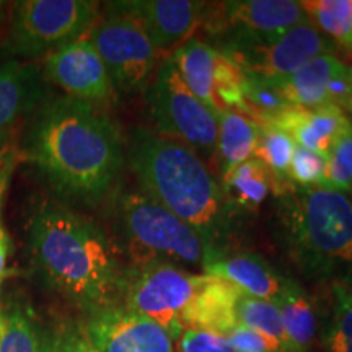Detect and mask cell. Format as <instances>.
<instances>
[{
  "mask_svg": "<svg viewBox=\"0 0 352 352\" xmlns=\"http://www.w3.org/2000/svg\"><path fill=\"white\" fill-rule=\"evenodd\" d=\"M25 153L63 199L96 204L116 183L124 164L120 131L95 104L70 96L38 109Z\"/></svg>",
  "mask_w": 352,
  "mask_h": 352,
  "instance_id": "obj_1",
  "label": "cell"
},
{
  "mask_svg": "<svg viewBox=\"0 0 352 352\" xmlns=\"http://www.w3.org/2000/svg\"><path fill=\"white\" fill-rule=\"evenodd\" d=\"M32 259L52 289L87 314L121 305L124 272L114 240L94 220L44 201L28 222Z\"/></svg>",
  "mask_w": 352,
  "mask_h": 352,
  "instance_id": "obj_2",
  "label": "cell"
},
{
  "mask_svg": "<svg viewBox=\"0 0 352 352\" xmlns=\"http://www.w3.org/2000/svg\"><path fill=\"white\" fill-rule=\"evenodd\" d=\"M129 160L140 191L195 228L210 253L223 250L235 209L191 147L142 129L132 135Z\"/></svg>",
  "mask_w": 352,
  "mask_h": 352,
  "instance_id": "obj_3",
  "label": "cell"
},
{
  "mask_svg": "<svg viewBox=\"0 0 352 352\" xmlns=\"http://www.w3.org/2000/svg\"><path fill=\"white\" fill-rule=\"evenodd\" d=\"M276 195L280 239L298 270L320 279L352 272L351 192L285 182Z\"/></svg>",
  "mask_w": 352,
  "mask_h": 352,
  "instance_id": "obj_4",
  "label": "cell"
},
{
  "mask_svg": "<svg viewBox=\"0 0 352 352\" xmlns=\"http://www.w3.org/2000/svg\"><path fill=\"white\" fill-rule=\"evenodd\" d=\"M118 252L126 253L131 266L166 263L183 267H201L209 248L199 233L142 191L124 192L116 204Z\"/></svg>",
  "mask_w": 352,
  "mask_h": 352,
  "instance_id": "obj_5",
  "label": "cell"
},
{
  "mask_svg": "<svg viewBox=\"0 0 352 352\" xmlns=\"http://www.w3.org/2000/svg\"><path fill=\"white\" fill-rule=\"evenodd\" d=\"M144 91L155 132L179 140L197 155H214L217 116L184 85L171 57L162 60Z\"/></svg>",
  "mask_w": 352,
  "mask_h": 352,
  "instance_id": "obj_6",
  "label": "cell"
},
{
  "mask_svg": "<svg viewBox=\"0 0 352 352\" xmlns=\"http://www.w3.org/2000/svg\"><path fill=\"white\" fill-rule=\"evenodd\" d=\"M98 3L88 0H23L15 3L6 51L21 59L51 54L90 32Z\"/></svg>",
  "mask_w": 352,
  "mask_h": 352,
  "instance_id": "obj_7",
  "label": "cell"
},
{
  "mask_svg": "<svg viewBox=\"0 0 352 352\" xmlns=\"http://www.w3.org/2000/svg\"><path fill=\"white\" fill-rule=\"evenodd\" d=\"M204 279L206 274L166 263L129 267L124 272L121 305L155 321L178 341L184 333L183 316Z\"/></svg>",
  "mask_w": 352,
  "mask_h": 352,
  "instance_id": "obj_8",
  "label": "cell"
},
{
  "mask_svg": "<svg viewBox=\"0 0 352 352\" xmlns=\"http://www.w3.org/2000/svg\"><path fill=\"white\" fill-rule=\"evenodd\" d=\"M91 41L111 77L114 90H145L157 69L158 51L138 21L108 7V15L90 28Z\"/></svg>",
  "mask_w": 352,
  "mask_h": 352,
  "instance_id": "obj_9",
  "label": "cell"
},
{
  "mask_svg": "<svg viewBox=\"0 0 352 352\" xmlns=\"http://www.w3.org/2000/svg\"><path fill=\"white\" fill-rule=\"evenodd\" d=\"M219 51L235 60L246 76L276 82L294 76L316 57L333 54L334 43L307 20L272 41L236 44Z\"/></svg>",
  "mask_w": 352,
  "mask_h": 352,
  "instance_id": "obj_10",
  "label": "cell"
},
{
  "mask_svg": "<svg viewBox=\"0 0 352 352\" xmlns=\"http://www.w3.org/2000/svg\"><path fill=\"white\" fill-rule=\"evenodd\" d=\"M214 7V19L204 15V21L226 36L222 47L272 41L308 20L302 3L294 0H235Z\"/></svg>",
  "mask_w": 352,
  "mask_h": 352,
  "instance_id": "obj_11",
  "label": "cell"
},
{
  "mask_svg": "<svg viewBox=\"0 0 352 352\" xmlns=\"http://www.w3.org/2000/svg\"><path fill=\"white\" fill-rule=\"evenodd\" d=\"M43 77L65 96L90 104H104L114 98L113 80L88 33L47 54Z\"/></svg>",
  "mask_w": 352,
  "mask_h": 352,
  "instance_id": "obj_12",
  "label": "cell"
},
{
  "mask_svg": "<svg viewBox=\"0 0 352 352\" xmlns=\"http://www.w3.org/2000/svg\"><path fill=\"white\" fill-rule=\"evenodd\" d=\"M82 329L98 352H176L165 328L122 305L88 314Z\"/></svg>",
  "mask_w": 352,
  "mask_h": 352,
  "instance_id": "obj_13",
  "label": "cell"
},
{
  "mask_svg": "<svg viewBox=\"0 0 352 352\" xmlns=\"http://www.w3.org/2000/svg\"><path fill=\"white\" fill-rule=\"evenodd\" d=\"M108 7L138 21L157 51L183 46L206 15V3L192 0H129Z\"/></svg>",
  "mask_w": 352,
  "mask_h": 352,
  "instance_id": "obj_14",
  "label": "cell"
},
{
  "mask_svg": "<svg viewBox=\"0 0 352 352\" xmlns=\"http://www.w3.org/2000/svg\"><path fill=\"white\" fill-rule=\"evenodd\" d=\"M202 274L217 277L233 285L241 296L274 302L283 289L285 277L256 253L226 250L214 252L206 259Z\"/></svg>",
  "mask_w": 352,
  "mask_h": 352,
  "instance_id": "obj_15",
  "label": "cell"
},
{
  "mask_svg": "<svg viewBox=\"0 0 352 352\" xmlns=\"http://www.w3.org/2000/svg\"><path fill=\"white\" fill-rule=\"evenodd\" d=\"M264 126L287 132L298 147L327 157L336 140L352 127L342 108L336 104L303 109L290 107Z\"/></svg>",
  "mask_w": 352,
  "mask_h": 352,
  "instance_id": "obj_16",
  "label": "cell"
},
{
  "mask_svg": "<svg viewBox=\"0 0 352 352\" xmlns=\"http://www.w3.org/2000/svg\"><path fill=\"white\" fill-rule=\"evenodd\" d=\"M44 95L43 72L34 63L8 59L0 63V135L38 108Z\"/></svg>",
  "mask_w": 352,
  "mask_h": 352,
  "instance_id": "obj_17",
  "label": "cell"
},
{
  "mask_svg": "<svg viewBox=\"0 0 352 352\" xmlns=\"http://www.w3.org/2000/svg\"><path fill=\"white\" fill-rule=\"evenodd\" d=\"M240 297L239 290L226 280L206 276L204 283L183 316V329L209 331L226 336L239 324L236 303Z\"/></svg>",
  "mask_w": 352,
  "mask_h": 352,
  "instance_id": "obj_18",
  "label": "cell"
},
{
  "mask_svg": "<svg viewBox=\"0 0 352 352\" xmlns=\"http://www.w3.org/2000/svg\"><path fill=\"white\" fill-rule=\"evenodd\" d=\"M346 70L347 65L341 63L336 56L324 54L310 60L294 76L270 83L290 107L314 109L331 104L329 103V85Z\"/></svg>",
  "mask_w": 352,
  "mask_h": 352,
  "instance_id": "obj_19",
  "label": "cell"
},
{
  "mask_svg": "<svg viewBox=\"0 0 352 352\" xmlns=\"http://www.w3.org/2000/svg\"><path fill=\"white\" fill-rule=\"evenodd\" d=\"M283 318L285 338L292 352H308L316 334V311L308 294L296 280L285 277L274 302Z\"/></svg>",
  "mask_w": 352,
  "mask_h": 352,
  "instance_id": "obj_20",
  "label": "cell"
},
{
  "mask_svg": "<svg viewBox=\"0 0 352 352\" xmlns=\"http://www.w3.org/2000/svg\"><path fill=\"white\" fill-rule=\"evenodd\" d=\"M215 116H217V142H215L214 157L223 176L254 155L259 126L245 114L235 111H219L215 113Z\"/></svg>",
  "mask_w": 352,
  "mask_h": 352,
  "instance_id": "obj_21",
  "label": "cell"
},
{
  "mask_svg": "<svg viewBox=\"0 0 352 352\" xmlns=\"http://www.w3.org/2000/svg\"><path fill=\"white\" fill-rule=\"evenodd\" d=\"M215 59H217V47L209 46L201 39H189L171 54V60L175 63L184 85L210 111L217 113L214 94Z\"/></svg>",
  "mask_w": 352,
  "mask_h": 352,
  "instance_id": "obj_22",
  "label": "cell"
},
{
  "mask_svg": "<svg viewBox=\"0 0 352 352\" xmlns=\"http://www.w3.org/2000/svg\"><path fill=\"white\" fill-rule=\"evenodd\" d=\"M222 179L223 195L235 210H256L283 183L254 157L228 171Z\"/></svg>",
  "mask_w": 352,
  "mask_h": 352,
  "instance_id": "obj_23",
  "label": "cell"
},
{
  "mask_svg": "<svg viewBox=\"0 0 352 352\" xmlns=\"http://www.w3.org/2000/svg\"><path fill=\"white\" fill-rule=\"evenodd\" d=\"M57 336L21 308L0 315V352H56Z\"/></svg>",
  "mask_w": 352,
  "mask_h": 352,
  "instance_id": "obj_24",
  "label": "cell"
},
{
  "mask_svg": "<svg viewBox=\"0 0 352 352\" xmlns=\"http://www.w3.org/2000/svg\"><path fill=\"white\" fill-rule=\"evenodd\" d=\"M300 3L308 21L324 36L352 50V0H305Z\"/></svg>",
  "mask_w": 352,
  "mask_h": 352,
  "instance_id": "obj_25",
  "label": "cell"
},
{
  "mask_svg": "<svg viewBox=\"0 0 352 352\" xmlns=\"http://www.w3.org/2000/svg\"><path fill=\"white\" fill-rule=\"evenodd\" d=\"M331 297V316L323 331V346L327 352H352V284L334 280Z\"/></svg>",
  "mask_w": 352,
  "mask_h": 352,
  "instance_id": "obj_26",
  "label": "cell"
},
{
  "mask_svg": "<svg viewBox=\"0 0 352 352\" xmlns=\"http://www.w3.org/2000/svg\"><path fill=\"white\" fill-rule=\"evenodd\" d=\"M236 321L239 324L270 338L287 352H292L285 338L283 318L272 302L241 296L236 303Z\"/></svg>",
  "mask_w": 352,
  "mask_h": 352,
  "instance_id": "obj_27",
  "label": "cell"
},
{
  "mask_svg": "<svg viewBox=\"0 0 352 352\" xmlns=\"http://www.w3.org/2000/svg\"><path fill=\"white\" fill-rule=\"evenodd\" d=\"M245 80L246 76L235 60L217 50L214 74V94L219 111H235L246 116L245 103ZM248 118V116H246Z\"/></svg>",
  "mask_w": 352,
  "mask_h": 352,
  "instance_id": "obj_28",
  "label": "cell"
},
{
  "mask_svg": "<svg viewBox=\"0 0 352 352\" xmlns=\"http://www.w3.org/2000/svg\"><path fill=\"white\" fill-rule=\"evenodd\" d=\"M297 144L287 132L271 126H259V138L254 158L263 162L277 179L289 182L287 173Z\"/></svg>",
  "mask_w": 352,
  "mask_h": 352,
  "instance_id": "obj_29",
  "label": "cell"
},
{
  "mask_svg": "<svg viewBox=\"0 0 352 352\" xmlns=\"http://www.w3.org/2000/svg\"><path fill=\"white\" fill-rule=\"evenodd\" d=\"M323 188L334 191H352V127L333 145L327 155Z\"/></svg>",
  "mask_w": 352,
  "mask_h": 352,
  "instance_id": "obj_30",
  "label": "cell"
},
{
  "mask_svg": "<svg viewBox=\"0 0 352 352\" xmlns=\"http://www.w3.org/2000/svg\"><path fill=\"white\" fill-rule=\"evenodd\" d=\"M324 168H327V157L297 145L292 162H290L287 178L296 186H321L324 178Z\"/></svg>",
  "mask_w": 352,
  "mask_h": 352,
  "instance_id": "obj_31",
  "label": "cell"
},
{
  "mask_svg": "<svg viewBox=\"0 0 352 352\" xmlns=\"http://www.w3.org/2000/svg\"><path fill=\"white\" fill-rule=\"evenodd\" d=\"M175 346L176 352H233L226 336L196 329L184 331Z\"/></svg>",
  "mask_w": 352,
  "mask_h": 352,
  "instance_id": "obj_32",
  "label": "cell"
},
{
  "mask_svg": "<svg viewBox=\"0 0 352 352\" xmlns=\"http://www.w3.org/2000/svg\"><path fill=\"white\" fill-rule=\"evenodd\" d=\"M19 160L20 147L15 134L8 132L6 135H0V204L3 202V196H6L8 183H10Z\"/></svg>",
  "mask_w": 352,
  "mask_h": 352,
  "instance_id": "obj_33",
  "label": "cell"
},
{
  "mask_svg": "<svg viewBox=\"0 0 352 352\" xmlns=\"http://www.w3.org/2000/svg\"><path fill=\"white\" fill-rule=\"evenodd\" d=\"M56 352H98L88 341L82 328H67L57 336Z\"/></svg>",
  "mask_w": 352,
  "mask_h": 352,
  "instance_id": "obj_34",
  "label": "cell"
},
{
  "mask_svg": "<svg viewBox=\"0 0 352 352\" xmlns=\"http://www.w3.org/2000/svg\"><path fill=\"white\" fill-rule=\"evenodd\" d=\"M8 254H10V236H8L6 226H3L2 204H0V280H2L3 274H6Z\"/></svg>",
  "mask_w": 352,
  "mask_h": 352,
  "instance_id": "obj_35",
  "label": "cell"
},
{
  "mask_svg": "<svg viewBox=\"0 0 352 352\" xmlns=\"http://www.w3.org/2000/svg\"><path fill=\"white\" fill-rule=\"evenodd\" d=\"M6 6H7L6 2H0V23H2L3 16H6Z\"/></svg>",
  "mask_w": 352,
  "mask_h": 352,
  "instance_id": "obj_36",
  "label": "cell"
},
{
  "mask_svg": "<svg viewBox=\"0 0 352 352\" xmlns=\"http://www.w3.org/2000/svg\"><path fill=\"white\" fill-rule=\"evenodd\" d=\"M347 69H349V76H351V80H352V56H351V65H347Z\"/></svg>",
  "mask_w": 352,
  "mask_h": 352,
  "instance_id": "obj_37",
  "label": "cell"
},
{
  "mask_svg": "<svg viewBox=\"0 0 352 352\" xmlns=\"http://www.w3.org/2000/svg\"><path fill=\"white\" fill-rule=\"evenodd\" d=\"M346 108H347V109H349V111H352V100L349 101V103H347V104H346Z\"/></svg>",
  "mask_w": 352,
  "mask_h": 352,
  "instance_id": "obj_38",
  "label": "cell"
},
{
  "mask_svg": "<svg viewBox=\"0 0 352 352\" xmlns=\"http://www.w3.org/2000/svg\"><path fill=\"white\" fill-rule=\"evenodd\" d=\"M0 315H2V308H0Z\"/></svg>",
  "mask_w": 352,
  "mask_h": 352,
  "instance_id": "obj_39",
  "label": "cell"
}]
</instances>
